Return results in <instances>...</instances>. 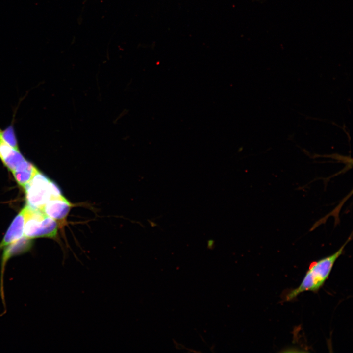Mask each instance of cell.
I'll return each mask as SVG.
<instances>
[{"label": "cell", "instance_id": "6da1fadb", "mask_svg": "<svg viewBox=\"0 0 353 353\" xmlns=\"http://www.w3.org/2000/svg\"><path fill=\"white\" fill-rule=\"evenodd\" d=\"M351 237L352 234L346 242L334 253L312 262L300 285L287 293L284 298L285 300L291 301L305 291L318 292L328 278L335 262L343 253L345 246L351 240Z\"/></svg>", "mask_w": 353, "mask_h": 353}, {"label": "cell", "instance_id": "7a4b0ae2", "mask_svg": "<svg viewBox=\"0 0 353 353\" xmlns=\"http://www.w3.org/2000/svg\"><path fill=\"white\" fill-rule=\"evenodd\" d=\"M28 206L41 210L50 199L62 196L57 186L40 172L24 187Z\"/></svg>", "mask_w": 353, "mask_h": 353}, {"label": "cell", "instance_id": "3957f363", "mask_svg": "<svg viewBox=\"0 0 353 353\" xmlns=\"http://www.w3.org/2000/svg\"><path fill=\"white\" fill-rule=\"evenodd\" d=\"M27 206L28 214L25 224L24 235L31 239L39 237L56 238L58 227L55 220L45 215L40 210Z\"/></svg>", "mask_w": 353, "mask_h": 353}, {"label": "cell", "instance_id": "277c9868", "mask_svg": "<svg viewBox=\"0 0 353 353\" xmlns=\"http://www.w3.org/2000/svg\"><path fill=\"white\" fill-rule=\"evenodd\" d=\"M32 240L24 236L3 248L0 262V294L4 306H5V304L3 290V277L7 262L12 257L30 251L33 244Z\"/></svg>", "mask_w": 353, "mask_h": 353}, {"label": "cell", "instance_id": "5b68a950", "mask_svg": "<svg viewBox=\"0 0 353 353\" xmlns=\"http://www.w3.org/2000/svg\"><path fill=\"white\" fill-rule=\"evenodd\" d=\"M27 214L28 206L26 205L14 219L3 238L0 242V250L23 236L24 227Z\"/></svg>", "mask_w": 353, "mask_h": 353}, {"label": "cell", "instance_id": "8992f818", "mask_svg": "<svg viewBox=\"0 0 353 353\" xmlns=\"http://www.w3.org/2000/svg\"><path fill=\"white\" fill-rule=\"evenodd\" d=\"M71 208L70 203L63 197L50 199L41 211L54 220H62L68 215Z\"/></svg>", "mask_w": 353, "mask_h": 353}, {"label": "cell", "instance_id": "52a82bcc", "mask_svg": "<svg viewBox=\"0 0 353 353\" xmlns=\"http://www.w3.org/2000/svg\"><path fill=\"white\" fill-rule=\"evenodd\" d=\"M38 171L35 166L25 159L12 172L17 182L24 187Z\"/></svg>", "mask_w": 353, "mask_h": 353}, {"label": "cell", "instance_id": "ba28073f", "mask_svg": "<svg viewBox=\"0 0 353 353\" xmlns=\"http://www.w3.org/2000/svg\"><path fill=\"white\" fill-rule=\"evenodd\" d=\"M0 132L2 139L6 143L13 148L19 150L18 140L12 125L3 130L0 129Z\"/></svg>", "mask_w": 353, "mask_h": 353}, {"label": "cell", "instance_id": "9c48e42d", "mask_svg": "<svg viewBox=\"0 0 353 353\" xmlns=\"http://www.w3.org/2000/svg\"><path fill=\"white\" fill-rule=\"evenodd\" d=\"M214 242L213 240H209L207 242V247L212 249L213 247Z\"/></svg>", "mask_w": 353, "mask_h": 353}]
</instances>
